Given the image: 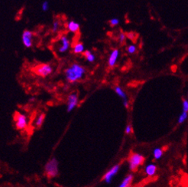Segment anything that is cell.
Segmentation results:
<instances>
[{"label":"cell","instance_id":"1","mask_svg":"<svg viewBox=\"0 0 188 187\" xmlns=\"http://www.w3.org/2000/svg\"><path fill=\"white\" fill-rule=\"evenodd\" d=\"M86 73L85 68L78 63H73L70 67L66 69V79L69 83H74L83 78Z\"/></svg>","mask_w":188,"mask_h":187},{"label":"cell","instance_id":"2","mask_svg":"<svg viewBox=\"0 0 188 187\" xmlns=\"http://www.w3.org/2000/svg\"><path fill=\"white\" fill-rule=\"evenodd\" d=\"M46 175L49 178H54L58 174V162L55 158H52L49 160L44 167Z\"/></svg>","mask_w":188,"mask_h":187},{"label":"cell","instance_id":"3","mask_svg":"<svg viewBox=\"0 0 188 187\" xmlns=\"http://www.w3.org/2000/svg\"><path fill=\"white\" fill-rule=\"evenodd\" d=\"M145 160V157L140 154L133 153L130 155L128 158V164H129V169L132 171H136L139 166L143 163Z\"/></svg>","mask_w":188,"mask_h":187},{"label":"cell","instance_id":"4","mask_svg":"<svg viewBox=\"0 0 188 187\" xmlns=\"http://www.w3.org/2000/svg\"><path fill=\"white\" fill-rule=\"evenodd\" d=\"M53 68L51 65L47 64V63H42V64L38 65L35 69L34 72L42 77H46L49 74L52 73Z\"/></svg>","mask_w":188,"mask_h":187},{"label":"cell","instance_id":"5","mask_svg":"<svg viewBox=\"0 0 188 187\" xmlns=\"http://www.w3.org/2000/svg\"><path fill=\"white\" fill-rule=\"evenodd\" d=\"M15 121H16V128L23 130L28 125V119L27 116L24 114H20V113H16L15 115Z\"/></svg>","mask_w":188,"mask_h":187},{"label":"cell","instance_id":"6","mask_svg":"<svg viewBox=\"0 0 188 187\" xmlns=\"http://www.w3.org/2000/svg\"><path fill=\"white\" fill-rule=\"evenodd\" d=\"M119 169H120L119 164H116L113 166L110 170H109L108 171L105 173V175L103 176V180H104L106 183H110V182L112 181L113 177L117 174V173L119 172Z\"/></svg>","mask_w":188,"mask_h":187},{"label":"cell","instance_id":"7","mask_svg":"<svg viewBox=\"0 0 188 187\" xmlns=\"http://www.w3.org/2000/svg\"><path fill=\"white\" fill-rule=\"evenodd\" d=\"M78 104V96L76 93L70 94L67 98V111L70 112L72 110H74V108Z\"/></svg>","mask_w":188,"mask_h":187},{"label":"cell","instance_id":"8","mask_svg":"<svg viewBox=\"0 0 188 187\" xmlns=\"http://www.w3.org/2000/svg\"><path fill=\"white\" fill-rule=\"evenodd\" d=\"M32 37H33V32L31 31L25 30L22 33L21 36V40L22 43L26 47H31L32 46Z\"/></svg>","mask_w":188,"mask_h":187},{"label":"cell","instance_id":"9","mask_svg":"<svg viewBox=\"0 0 188 187\" xmlns=\"http://www.w3.org/2000/svg\"><path fill=\"white\" fill-rule=\"evenodd\" d=\"M119 55V50L118 49H114V50H112L111 54H110V57H109L108 60V64L109 66L113 67L115 66V63L117 61V59H118Z\"/></svg>","mask_w":188,"mask_h":187},{"label":"cell","instance_id":"10","mask_svg":"<svg viewBox=\"0 0 188 187\" xmlns=\"http://www.w3.org/2000/svg\"><path fill=\"white\" fill-rule=\"evenodd\" d=\"M60 41H61V46L58 48V51L60 53H64V52L67 51V50L70 47V41L67 38V37L66 36H62L60 37Z\"/></svg>","mask_w":188,"mask_h":187},{"label":"cell","instance_id":"11","mask_svg":"<svg viewBox=\"0 0 188 187\" xmlns=\"http://www.w3.org/2000/svg\"><path fill=\"white\" fill-rule=\"evenodd\" d=\"M67 28L70 32H73V33H77L80 30V24H79V23L74 22V21H70V22L67 23Z\"/></svg>","mask_w":188,"mask_h":187},{"label":"cell","instance_id":"12","mask_svg":"<svg viewBox=\"0 0 188 187\" xmlns=\"http://www.w3.org/2000/svg\"><path fill=\"white\" fill-rule=\"evenodd\" d=\"M145 171L148 176H153L157 171V167L153 163H150V164L146 166Z\"/></svg>","mask_w":188,"mask_h":187},{"label":"cell","instance_id":"13","mask_svg":"<svg viewBox=\"0 0 188 187\" xmlns=\"http://www.w3.org/2000/svg\"><path fill=\"white\" fill-rule=\"evenodd\" d=\"M133 180V176L132 174L128 175L124 180H123V182L121 183V184L119 185L118 187H130L132 184V182Z\"/></svg>","mask_w":188,"mask_h":187},{"label":"cell","instance_id":"14","mask_svg":"<svg viewBox=\"0 0 188 187\" xmlns=\"http://www.w3.org/2000/svg\"><path fill=\"white\" fill-rule=\"evenodd\" d=\"M115 93H116V94L118 95L119 96H120V97L122 98V99H123V102L125 101H128V99H127V96L126 94H125V93L123 90V89L120 87L119 86H116L115 87Z\"/></svg>","mask_w":188,"mask_h":187},{"label":"cell","instance_id":"15","mask_svg":"<svg viewBox=\"0 0 188 187\" xmlns=\"http://www.w3.org/2000/svg\"><path fill=\"white\" fill-rule=\"evenodd\" d=\"M74 52L75 54H82L84 52V45L82 43H77L74 46Z\"/></svg>","mask_w":188,"mask_h":187},{"label":"cell","instance_id":"16","mask_svg":"<svg viewBox=\"0 0 188 187\" xmlns=\"http://www.w3.org/2000/svg\"><path fill=\"white\" fill-rule=\"evenodd\" d=\"M44 119H45V115L44 113H42L38 115V117L37 118V120L35 121V126L37 128H40L42 126V124L44 122Z\"/></svg>","mask_w":188,"mask_h":187},{"label":"cell","instance_id":"17","mask_svg":"<svg viewBox=\"0 0 188 187\" xmlns=\"http://www.w3.org/2000/svg\"><path fill=\"white\" fill-rule=\"evenodd\" d=\"M153 155H154V157L155 160H159V159L161 158L163 155L162 149L159 148V147L155 148L154 150V151H153Z\"/></svg>","mask_w":188,"mask_h":187},{"label":"cell","instance_id":"18","mask_svg":"<svg viewBox=\"0 0 188 187\" xmlns=\"http://www.w3.org/2000/svg\"><path fill=\"white\" fill-rule=\"evenodd\" d=\"M84 56L86 57L87 60L89 62H90V63H92V62H93L95 60V56L91 53L90 50H86V51H84Z\"/></svg>","mask_w":188,"mask_h":187},{"label":"cell","instance_id":"19","mask_svg":"<svg viewBox=\"0 0 188 187\" xmlns=\"http://www.w3.org/2000/svg\"><path fill=\"white\" fill-rule=\"evenodd\" d=\"M187 119V112H184V111H183V112L181 114V115L179 116V118H178V123H179V124H182L183 122H184V121H186V119Z\"/></svg>","mask_w":188,"mask_h":187},{"label":"cell","instance_id":"20","mask_svg":"<svg viewBox=\"0 0 188 187\" xmlns=\"http://www.w3.org/2000/svg\"><path fill=\"white\" fill-rule=\"evenodd\" d=\"M182 106H183L182 107L183 111H184V112H188V100L187 99L183 100Z\"/></svg>","mask_w":188,"mask_h":187},{"label":"cell","instance_id":"21","mask_svg":"<svg viewBox=\"0 0 188 187\" xmlns=\"http://www.w3.org/2000/svg\"><path fill=\"white\" fill-rule=\"evenodd\" d=\"M127 51L129 54H134L136 51V47L135 45H132V44L129 45L127 48Z\"/></svg>","mask_w":188,"mask_h":187},{"label":"cell","instance_id":"22","mask_svg":"<svg viewBox=\"0 0 188 187\" xmlns=\"http://www.w3.org/2000/svg\"><path fill=\"white\" fill-rule=\"evenodd\" d=\"M110 25L113 27V26H115L117 25V24H119V19H116V18H114V19H110Z\"/></svg>","mask_w":188,"mask_h":187},{"label":"cell","instance_id":"23","mask_svg":"<svg viewBox=\"0 0 188 187\" xmlns=\"http://www.w3.org/2000/svg\"><path fill=\"white\" fill-rule=\"evenodd\" d=\"M59 28V22L57 21H55L53 23V27H52V31L53 32H56Z\"/></svg>","mask_w":188,"mask_h":187},{"label":"cell","instance_id":"24","mask_svg":"<svg viewBox=\"0 0 188 187\" xmlns=\"http://www.w3.org/2000/svg\"><path fill=\"white\" fill-rule=\"evenodd\" d=\"M125 39H126V35L124 33H120L119 35V41L120 43H123L125 41Z\"/></svg>","mask_w":188,"mask_h":187},{"label":"cell","instance_id":"25","mask_svg":"<svg viewBox=\"0 0 188 187\" xmlns=\"http://www.w3.org/2000/svg\"><path fill=\"white\" fill-rule=\"evenodd\" d=\"M42 10L44 11H46L48 10V8H49V4L47 2H44L42 3Z\"/></svg>","mask_w":188,"mask_h":187},{"label":"cell","instance_id":"26","mask_svg":"<svg viewBox=\"0 0 188 187\" xmlns=\"http://www.w3.org/2000/svg\"><path fill=\"white\" fill-rule=\"evenodd\" d=\"M132 132V128L131 125H127L126 128H125V133L127 134H131Z\"/></svg>","mask_w":188,"mask_h":187},{"label":"cell","instance_id":"27","mask_svg":"<svg viewBox=\"0 0 188 187\" xmlns=\"http://www.w3.org/2000/svg\"><path fill=\"white\" fill-rule=\"evenodd\" d=\"M187 97H188V96H187ZM187 100H188V99H187Z\"/></svg>","mask_w":188,"mask_h":187}]
</instances>
